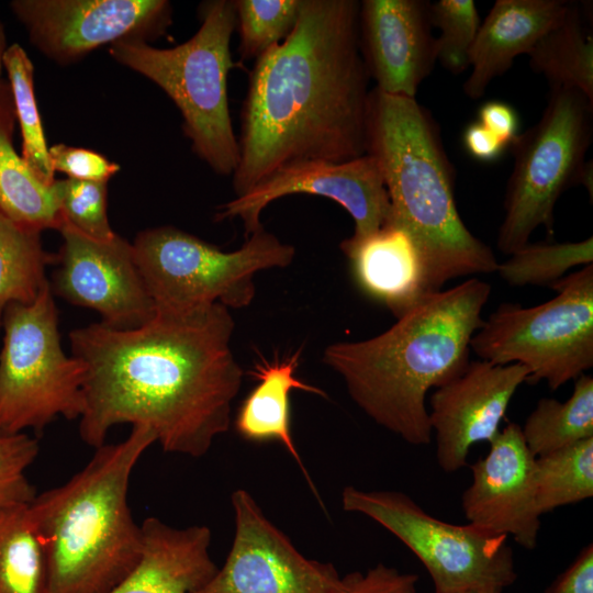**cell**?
Listing matches in <instances>:
<instances>
[{
	"mask_svg": "<svg viewBox=\"0 0 593 593\" xmlns=\"http://www.w3.org/2000/svg\"><path fill=\"white\" fill-rule=\"evenodd\" d=\"M234 320L220 303L156 310L141 326L93 323L69 333L71 356L86 368L83 443L97 449L110 429H148L166 452L199 458L231 424L243 380L231 339Z\"/></svg>",
	"mask_w": 593,
	"mask_h": 593,
	"instance_id": "1",
	"label": "cell"
},
{
	"mask_svg": "<svg viewBox=\"0 0 593 593\" xmlns=\"http://www.w3.org/2000/svg\"><path fill=\"white\" fill-rule=\"evenodd\" d=\"M357 0H301L292 33L254 64L240 110V197L278 169L366 154L369 75Z\"/></svg>",
	"mask_w": 593,
	"mask_h": 593,
	"instance_id": "2",
	"label": "cell"
},
{
	"mask_svg": "<svg viewBox=\"0 0 593 593\" xmlns=\"http://www.w3.org/2000/svg\"><path fill=\"white\" fill-rule=\"evenodd\" d=\"M491 286L470 278L426 294L383 333L338 342L323 362L374 423L413 446L430 443L426 396L469 363L470 342L483 325Z\"/></svg>",
	"mask_w": 593,
	"mask_h": 593,
	"instance_id": "3",
	"label": "cell"
},
{
	"mask_svg": "<svg viewBox=\"0 0 593 593\" xmlns=\"http://www.w3.org/2000/svg\"><path fill=\"white\" fill-rule=\"evenodd\" d=\"M366 154L388 192L390 222L411 237L428 293L459 277L496 272L492 249L462 222L455 200V168L437 123L415 98L370 90Z\"/></svg>",
	"mask_w": 593,
	"mask_h": 593,
	"instance_id": "4",
	"label": "cell"
},
{
	"mask_svg": "<svg viewBox=\"0 0 593 593\" xmlns=\"http://www.w3.org/2000/svg\"><path fill=\"white\" fill-rule=\"evenodd\" d=\"M154 443L148 429L133 426L124 440L98 447L67 482L29 504L51 593H109L134 569L143 539L128 506V485Z\"/></svg>",
	"mask_w": 593,
	"mask_h": 593,
	"instance_id": "5",
	"label": "cell"
},
{
	"mask_svg": "<svg viewBox=\"0 0 593 593\" xmlns=\"http://www.w3.org/2000/svg\"><path fill=\"white\" fill-rule=\"evenodd\" d=\"M199 16V30L182 44L157 48L123 40L110 45L109 54L157 85L178 108L193 153L215 174L232 176L239 161L227 92L228 72L235 67L233 0L204 1Z\"/></svg>",
	"mask_w": 593,
	"mask_h": 593,
	"instance_id": "6",
	"label": "cell"
},
{
	"mask_svg": "<svg viewBox=\"0 0 593 593\" xmlns=\"http://www.w3.org/2000/svg\"><path fill=\"white\" fill-rule=\"evenodd\" d=\"M132 247L155 309L174 311L214 303L227 309L245 307L256 293L255 275L284 268L295 255L292 245L264 227L233 251L169 225L138 233Z\"/></svg>",
	"mask_w": 593,
	"mask_h": 593,
	"instance_id": "7",
	"label": "cell"
},
{
	"mask_svg": "<svg viewBox=\"0 0 593 593\" xmlns=\"http://www.w3.org/2000/svg\"><path fill=\"white\" fill-rule=\"evenodd\" d=\"M550 288L557 294L535 306L500 304L470 350L494 365L518 363L529 371L527 383L557 390L593 367V264Z\"/></svg>",
	"mask_w": 593,
	"mask_h": 593,
	"instance_id": "8",
	"label": "cell"
},
{
	"mask_svg": "<svg viewBox=\"0 0 593 593\" xmlns=\"http://www.w3.org/2000/svg\"><path fill=\"white\" fill-rule=\"evenodd\" d=\"M48 284L31 303L4 311L0 348V432H41L57 417L79 419L86 368L61 347Z\"/></svg>",
	"mask_w": 593,
	"mask_h": 593,
	"instance_id": "9",
	"label": "cell"
},
{
	"mask_svg": "<svg viewBox=\"0 0 593 593\" xmlns=\"http://www.w3.org/2000/svg\"><path fill=\"white\" fill-rule=\"evenodd\" d=\"M592 137L593 101L577 89L550 87L539 121L508 146L514 167L497 233L500 251L519 250L539 226L552 236L556 203L566 189L577 184Z\"/></svg>",
	"mask_w": 593,
	"mask_h": 593,
	"instance_id": "10",
	"label": "cell"
},
{
	"mask_svg": "<svg viewBox=\"0 0 593 593\" xmlns=\"http://www.w3.org/2000/svg\"><path fill=\"white\" fill-rule=\"evenodd\" d=\"M345 512L363 515L396 537L425 567L435 593L505 589L517 578L507 537L444 522L400 491L343 489Z\"/></svg>",
	"mask_w": 593,
	"mask_h": 593,
	"instance_id": "11",
	"label": "cell"
},
{
	"mask_svg": "<svg viewBox=\"0 0 593 593\" xmlns=\"http://www.w3.org/2000/svg\"><path fill=\"white\" fill-rule=\"evenodd\" d=\"M234 537L224 564L193 593H345L332 562L302 555L244 489L232 493Z\"/></svg>",
	"mask_w": 593,
	"mask_h": 593,
	"instance_id": "12",
	"label": "cell"
},
{
	"mask_svg": "<svg viewBox=\"0 0 593 593\" xmlns=\"http://www.w3.org/2000/svg\"><path fill=\"white\" fill-rule=\"evenodd\" d=\"M9 5L31 44L59 65L123 40L148 43L172 23L167 0H13Z\"/></svg>",
	"mask_w": 593,
	"mask_h": 593,
	"instance_id": "13",
	"label": "cell"
},
{
	"mask_svg": "<svg viewBox=\"0 0 593 593\" xmlns=\"http://www.w3.org/2000/svg\"><path fill=\"white\" fill-rule=\"evenodd\" d=\"M58 232L63 244L49 282L53 294L98 312L100 323L116 329L135 328L155 315L132 243L118 234L110 240L92 239L65 222Z\"/></svg>",
	"mask_w": 593,
	"mask_h": 593,
	"instance_id": "14",
	"label": "cell"
},
{
	"mask_svg": "<svg viewBox=\"0 0 593 593\" xmlns=\"http://www.w3.org/2000/svg\"><path fill=\"white\" fill-rule=\"evenodd\" d=\"M294 193L337 202L354 220L353 239L374 233L391 216L380 169L376 160L365 154L343 163L309 160L284 166L245 194L221 205L215 221L239 219L247 238L262 227L260 215L268 204Z\"/></svg>",
	"mask_w": 593,
	"mask_h": 593,
	"instance_id": "15",
	"label": "cell"
},
{
	"mask_svg": "<svg viewBox=\"0 0 593 593\" xmlns=\"http://www.w3.org/2000/svg\"><path fill=\"white\" fill-rule=\"evenodd\" d=\"M529 371L518 365L469 361L456 377L436 388L429 398L428 419L435 436L436 460L446 473L465 466L474 444L490 443L517 389Z\"/></svg>",
	"mask_w": 593,
	"mask_h": 593,
	"instance_id": "16",
	"label": "cell"
},
{
	"mask_svg": "<svg viewBox=\"0 0 593 593\" xmlns=\"http://www.w3.org/2000/svg\"><path fill=\"white\" fill-rule=\"evenodd\" d=\"M489 444L488 454L470 467L462 512L469 524L533 550L541 525L534 488L535 457L515 423L507 424Z\"/></svg>",
	"mask_w": 593,
	"mask_h": 593,
	"instance_id": "17",
	"label": "cell"
},
{
	"mask_svg": "<svg viewBox=\"0 0 593 593\" xmlns=\"http://www.w3.org/2000/svg\"><path fill=\"white\" fill-rule=\"evenodd\" d=\"M429 2L363 0L359 46L369 78L379 91L415 98L436 63Z\"/></svg>",
	"mask_w": 593,
	"mask_h": 593,
	"instance_id": "18",
	"label": "cell"
},
{
	"mask_svg": "<svg viewBox=\"0 0 593 593\" xmlns=\"http://www.w3.org/2000/svg\"><path fill=\"white\" fill-rule=\"evenodd\" d=\"M141 528L139 560L109 593H193L216 572L208 526L177 528L157 517H147Z\"/></svg>",
	"mask_w": 593,
	"mask_h": 593,
	"instance_id": "19",
	"label": "cell"
},
{
	"mask_svg": "<svg viewBox=\"0 0 593 593\" xmlns=\"http://www.w3.org/2000/svg\"><path fill=\"white\" fill-rule=\"evenodd\" d=\"M570 1L496 0L481 22L470 53L471 71L463 92L481 98L495 78L504 75L522 54L564 18Z\"/></svg>",
	"mask_w": 593,
	"mask_h": 593,
	"instance_id": "20",
	"label": "cell"
},
{
	"mask_svg": "<svg viewBox=\"0 0 593 593\" xmlns=\"http://www.w3.org/2000/svg\"><path fill=\"white\" fill-rule=\"evenodd\" d=\"M359 287L398 318L428 292L418 253L407 233L388 221L374 233L340 242Z\"/></svg>",
	"mask_w": 593,
	"mask_h": 593,
	"instance_id": "21",
	"label": "cell"
},
{
	"mask_svg": "<svg viewBox=\"0 0 593 593\" xmlns=\"http://www.w3.org/2000/svg\"><path fill=\"white\" fill-rule=\"evenodd\" d=\"M300 350L284 360L256 366L253 376L259 381L242 403L236 419L237 433L247 440H277L291 455L303 472L307 484L320 501L300 454L294 445L290 425V393L298 389L326 396L321 389L295 377Z\"/></svg>",
	"mask_w": 593,
	"mask_h": 593,
	"instance_id": "22",
	"label": "cell"
},
{
	"mask_svg": "<svg viewBox=\"0 0 593 593\" xmlns=\"http://www.w3.org/2000/svg\"><path fill=\"white\" fill-rule=\"evenodd\" d=\"M14 127L0 120V215L37 232L59 230L60 212L57 179L42 182L12 144Z\"/></svg>",
	"mask_w": 593,
	"mask_h": 593,
	"instance_id": "23",
	"label": "cell"
},
{
	"mask_svg": "<svg viewBox=\"0 0 593 593\" xmlns=\"http://www.w3.org/2000/svg\"><path fill=\"white\" fill-rule=\"evenodd\" d=\"M582 13L580 4L570 2L561 22L528 54L529 65L550 87L577 89L593 101V36Z\"/></svg>",
	"mask_w": 593,
	"mask_h": 593,
	"instance_id": "24",
	"label": "cell"
},
{
	"mask_svg": "<svg viewBox=\"0 0 593 593\" xmlns=\"http://www.w3.org/2000/svg\"><path fill=\"white\" fill-rule=\"evenodd\" d=\"M521 429L535 458L593 438V378L586 373L577 378L563 402L540 399Z\"/></svg>",
	"mask_w": 593,
	"mask_h": 593,
	"instance_id": "25",
	"label": "cell"
},
{
	"mask_svg": "<svg viewBox=\"0 0 593 593\" xmlns=\"http://www.w3.org/2000/svg\"><path fill=\"white\" fill-rule=\"evenodd\" d=\"M29 504L0 508V593H51L47 560Z\"/></svg>",
	"mask_w": 593,
	"mask_h": 593,
	"instance_id": "26",
	"label": "cell"
},
{
	"mask_svg": "<svg viewBox=\"0 0 593 593\" xmlns=\"http://www.w3.org/2000/svg\"><path fill=\"white\" fill-rule=\"evenodd\" d=\"M54 262L55 255L45 250L41 232L0 215V328L8 306L33 302L49 284L46 269Z\"/></svg>",
	"mask_w": 593,
	"mask_h": 593,
	"instance_id": "27",
	"label": "cell"
},
{
	"mask_svg": "<svg viewBox=\"0 0 593 593\" xmlns=\"http://www.w3.org/2000/svg\"><path fill=\"white\" fill-rule=\"evenodd\" d=\"M534 488L542 514L593 496V438L535 458Z\"/></svg>",
	"mask_w": 593,
	"mask_h": 593,
	"instance_id": "28",
	"label": "cell"
},
{
	"mask_svg": "<svg viewBox=\"0 0 593 593\" xmlns=\"http://www.w3.org/2000/svg\"><path fill=\"white\" fill-rule=\"evenodd\" d=\"M3 69L21 132V157L42 182L52 184L56 178L35 99L33 63L23 47L14 43L4 53Z\"/></svg>",
	"mask_w": 593,
	"mask_h": 593,
	"instance_id": "29",
	"label": "cell"
},
{
	"mask_svg": "<svg viewBox=\"0 0 593 593\" xmlns=\"http://www.w3.org/2000/svg\"><path fill=\"white\" fill-rule=\"evenodd\" d=\"M499 262L496 272L512 287H550L577 266L593 264L592 236L579 242L528 243Z\"/></svg>",
	"mask_w": 593,
	"mask_h": 593,
	"instance_id": "30",
	"label": "cell"
},
{
	"mask_svg": "<svg viewBox=\"0 0 593 593\" xmlns=\"http://www.w3.org/2000/svg\"><path fill=\"white\" fill-rule=\"evenodd\" d=\"M301 0H233L242 61L257 60L296 25Z\"/></svg>",
	"mask_w": 593,
	"mask_h": 593,
	"instance_id": "31",
	"label": "cell"
},
{
	"mask_svg": "<svg viewBox=\"0 0 593 593\" xmlns=\"http://www.w3.org/2000/svg\"><path fill=\"white\" fill-rule=\"evenodd\" d=\"M432 26L440 30L435 38L436 61L454 75L470 67V53L481 20L472 0H439L429 3Z\"/></svg>",
	"mask_w": 593,
	"mask_h": 593,
	"instance_id": "32",
	"label": "cell"
},
{
	"mask_svg": "<svg viewBox=\"0 0 593 593\" xmlns=\"http://www.w3.org/2000/svg\"><path fill=\"white\" fill-rule=\"evenodd\" d=\"M64 222L82 235L110 240L116 233L108 217V182L57 179Z\"/></svg>",
	"mask_w": 593,
	"mask_h": 593,
	"instance_id": "33",
	"label": "cell"
},
{
	"mask_svg": "<svg viewBox=\"0 0 593 593\" xmlns=\"http://www.w3.org/2000/svg\"><path fill=\"white\" fill-rule=\"evenodd\" d=\"M38 450L37 440L26 433L0 432V508L29 504L35 497L25 472Z\"/></svg>",
	"mask_w": 593,
	"mask_h": 593,
	"instance_id": "34",
	"label": "cell"
},
{
	"mask_svg": "<svg viewBox=\"0 0 593 593\" xmlns=\"http://www.w3.org/2000/svg\"><path fill=\"white\" fill-rule=\"evenodd\" d=\"M54 171L83 181H105L120 170V165L87 148L55 144L48 148Z\"/></svg>",
	"mask_w": 593,
	"mask_h": 593,
	"instance_id": "35",
	"label": "cell"
},
{
	"mask_svg": "<svg viewBox=\"0 0 593 593\" xmlns=\"http://www.w3.org/2000/svg\"><path fill=\"white\" fill-rule=\"evenodd\" d=\"M346 581L345 593H416L418 575L378 563L346 574Z\"/></svg>",
	"mask_w": 593,
	"mask_h": 593,
	"instance_id": "36",
	"label": "cell"
},
{
	"mask_svg": "<svg viewBox=\"0 0 593 593\" xmlns=\"http://www.w3.org/2000/svg\"><path fill=\"white\" fill-rule=\"evenodd\" d=\"M545 593H593V545H586Z\"/></svg>",
	"mask_w": 593,
	"mask_h": 593,
	"instance_id": "37",
	"label": "cell"
},
{
	"mask_svg": "<svg viewBox=\"0 0 593 593\" xmlns=\"http://www.w3.org/2000/svg\"><path fill=\"white\" fill-rule=\"evenodd\" d=\"M479 123L501 139L507 147L518 135V115L503 101H488L478 111Z\"/></svg>",
	"mask_w": 593,
	"mask_h": 593,
	"instance_id": "38",
	"label": "cell"
},
{
	"mask_svg": "<svg viewBox=\"0 0 593 593\" xmlns=\"http://www.w3.org/2000/svg\"><path fill=\"white\" fill-rule=\"evenodd\" d=\"M462 143L472 158L483 163L499 159L507 147L478 121L470 123L466 127Z\"/></svg>",
	"mask_w": 593,
	"mask_h": 593,
	"instance_id": "39",
	"label": "cell"
},
{
	"mask_svg": "<svg viewBox=\"0 0 593 593\" xmlns=\"http://www.w3.org/2000/svg\"><path fill=\"white\" fill-rule=\"evenodd\" d=\"M0 120L15 127L14 107L12 94L7 80H0Z\"/></svg>",
	"mask_w": 593,
	"mask_h": 593,
	"instance_id": "40",
	"label": "cell"
},
{
	"mask_svg": "<svg viewBox=\"0 0 593 593\" xmlns=\"http://www.w3.org/2000/svg\"><path fill=\"white\" fill-rule=\"evenodd\" d=\"M577 184H582L585 187L588 192L590 193V198L592 200L593 197V164L592 160L584 161L582 165L578 178H577Z\"/></svg>",
	"mask_w": 593,
	"mask_h": 593,
	"instance_id": "41",
	"label": "cell"
},
{
	"mask_svg": "<svg viewBox=\"0 0 593 593\" xmlns=\"http://www.w3.org/2000/svg\"><path fill=\"white\" fill-rule=\"evenodd\" d=\"M503 589L496 588V586H485V588H477V589H470L467 591H462L460 593H503Z\"/></svg>",
	"mask_w": 593,
	"mask_h": 593,
	"instance_id": "42",
	"label": "cell"
}]
</instances>
